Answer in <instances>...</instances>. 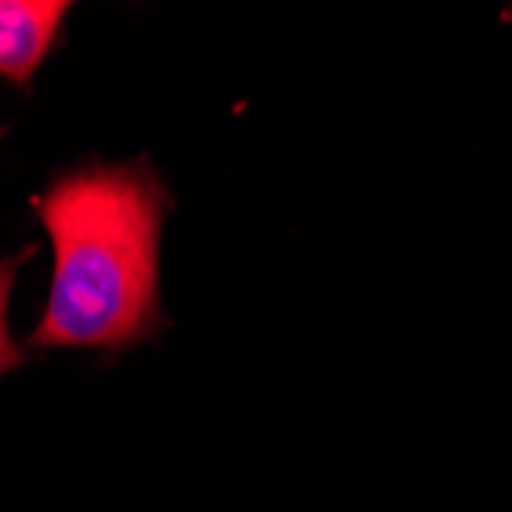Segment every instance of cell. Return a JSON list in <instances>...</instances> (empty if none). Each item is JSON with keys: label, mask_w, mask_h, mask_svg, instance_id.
<instances>
[{"label": "cell", "mask_w": 512, "mask_h": 512, "mask_svg": "<svg viewBox=\"0 0 512 512\" xmlns=\"http://www.w3.org/2000/svg\"><path fill=\"white\" fill-rule=\"evenodd\" d=\"M34 209L50 230L56 270L34 347H120L157 313V252L166 194L142 169L62 178Z\"/></svg>", "instance_id": "obj_1"}, {"label": "cell", "mask_w": 512, "mask_h": 512, "mask_svg": "<svg viewBox=\"0 0 512 512\" xmlns=\"http://www.w3.org/2000/svg\"><path fill=\"white\" fill-rule=\"evenodd\" d=\"M68 13V4L4 0L0 4V71L13 83H28Z\"/></svg>", "instance_id": "obj_2"}]
</instances>
